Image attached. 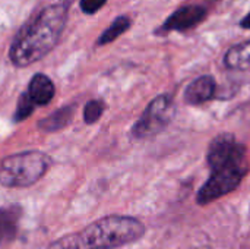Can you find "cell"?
<instances>
[{
	"label": "cell",
	"instance_id": "6da1fadb",
	"mask_svg": "<svg viewBox=\"0 0 250 249\" xmlns=\"http://www.w3.org/2000/svg\"><path fill=\"white\" fill-rule=\"evenodd\" d=\"M208 164L211 167L209 179L198 192L201 205L211 204L233 192L249 170L246 147L230 134L217 136L208 150Z\"/></svg>",
	"mask_w": 250,
	"mask_h": 249
},
{
	"label": "cell",
	"instance_id": "7a4b0ae2",
	"mask_svg": "<svg viewBox=\"0 0 250 249\" xmlns=\"http://www.w3.org/2000/svg\"><path fill=\"white\" fill-rule=\"evenodd\" d=\"M67 21V4L56 3L40 10L15 37L9 57L18 68L29 66L48 54L59 43Z\"/></svg>",
	"mask_w": 250,
	"mask_h": 249
},
{
	"label": "cell",
	"instance_id": "3957f363",
	"mask_svg": "<svg viewBox=\"0 0 250 249\" xmlns=\"http://www.w3.org/2000/svg\"><path fill=\"white\" fill-rule=\"evenodd\" d=\"M145 226L126 216H108L91 223L78 233L82 249H114L139 241Z\"/></svg>",
	"mask_w": 250,
	"mask_h": 249
},
{
	"label": "cell",
	"instance_id": "277c9868",
	"mask_svg": "<svg viewBox=\"0 0 250 249\" xmlns=\"http://www.w3.org/2000/svg\"><path fill=\"white\" fill-rule=\"evenodd\" d=\"M51 158L41 151L9 156L0 163V183L9 188H26L38 182L50 169Z\"/></svg>",
	"mask_w": 250,
	"mask_h": 249
},
{
	"label": "cell",
	"instance_id": "5b68a950",
	"mask_svg": "<svg viewBox=\"0 0 250 249\" xmlns=\"http://www.w3.org/2000/svg\"><path fill=\"white\" fill-rule=\"evenodd\" d=\"M174 110L176 107L170 95L161 94L155 97L148 104L139 120L135 123L132 129L133 136L138 139H148L163 132L167 128V125L171 122L174 116Z\"/></svg>",
	"mask_w": 250,
	"mask_h": 249
},
{
	"label": "cell",
	"instance_id": "8992f818",
	"mask_svg": "<svg viewBox=\"0 0 250 249\" xmlns=\"http://www.w3.org/2000/svg\"><path fill=\"white\" fill-rule=\"evenodd\" d=\"M207 16V9L199 4H189L179 7L174 13H171L167 21L163 23L160 31H188L199 25Z\"/></svg>",
	"mask_w": 250,
	"mask_h": 249
},
{
	"label": "cell",
	"instance_id": "52a82bcc",
	"mask_svg": "<svg viewBox=\"0 0 250 249\" xmlns=\"http://www.w3.org/2000/svg\"><path fill=\"white\" fill-rule=\"evenodd\" d=\"M217 90L215 79L209 75L196 78L185 91V101L190 106H201L214 98Z\"/></svg>",
	"mask_w": 250,
	"mask_h": 249
},
{
	"label": "cell",
	"instance_id": "ba28073f",
	"mask_svg": "<svg viewBox=\"0 0 250 249\" xmlns=\"http://www.w3.org/2000/svg\"><path fill=\"white\" fill-rule=\"evenodd\" d=\"M56 88L53 81L44 75V73H37L32 76L29 87H28V95L34 101L35 106H45L48 104L53 97H54Z\"/></svg>",
	"mask_w": 250,
	"mask_h": 249
},
{
	"label": "cell",
	"instance_id": "9c48e42d",
	"mask_svg": "<svg viewBox=\"0 0 250 249\" xmlns=\"http://www.w3.org/2000/svg\"><path fill=\"white\" fill-rule=\"evenodd\" d=\"M224 65L230 70L250 72V41L230 47L224 56Z\"/></svg>",
	"mask_w": 250,
	"mask_h": 249
},
{
	"label": "cell",
	"instance_id": "30bf717a",
	"mask_svg": "<svg viewBox=\"0 0 250 249\" xmlns=\"http://www.w3.org/2000/svg\"><path fill=\"white\" fill-rule=\"evenodd\" d=\"M21 210L18 207L0 208V245L9 244L18 232Z\"/></svg>",
	"mask_w": 250,
	"mask_h": 249
},
{
	"label": "cell",
	"instance_id": "8fae6325",
	"mask_svg": "<svg viewBox=\"0 0 250 249\" xmlns=\"http://www.w3.org/2000/svg\"><path fill=\"white\" fill-rule=\"evenodd\" d=\"M73 114H75V106H64L62 109L56 110L54 113H51L50 116L44 117L42 120H40L38 128L45 132L60 131L70 123Z\"/></svg>",
	"mask_w": 250,
	"mask_h": 249
},
{
	"label": "cell",
	"instance_id": "7c38bea8",
	"mask_svg": "<svg viewBox=\"0 0 250 249\" xmlns=\"http://www.w3.org/2000/svg\"><path fill=\"white\" fill-rule=\"evenodd\" d=\"M132 25V21L130 18L127 16H119L114 19V22L101 34L100 40H98V45H104V44H108L111 41H114L117 37H120L122 34H125Z\"/></svg>",
	"mask_w": 250,
	"mask_h": 249
},
{
	"label": "cell",
	"instance_id": "4fadbf2b",
	"mask_svg": "<svg viewBox=\"0 0 250 249\" xmlns=\"http://www.w3.org/2000/svg\"><path fill=\"white\" fill-rule=\"evenodd\" d=\"M104 109H105V106L100 100H91V101H88L85 104V107H83V120L88 125L97 122L101 117V114L104 113Z\"/></svg>",
	"mask_w": 250,
	"mask_h": 249
},
{
	"label": "cell",
	"instance_id": "5bb4252c",
	"mask_svg": "<svg viewBox=\"0 0 250 249\" xmlns=\"http://www.w3.org/2000/svg\"><path fill=\"white\" fill-rule=\"evenodd\" d=\"M34 107H35V104L31 100V97L28 95V92L21 94L19 101H18V107H16V112H15V120L19 122V120L26 119L34 112Z\"/></svg>",
	"mask_w": 250,
	"mask_h": 249
},
{
	"label": "cell",
	"instance_id": "9a60e30c",
	"mask_svg": "<svg viewBox=\"0 0 250 249\" xmlns=\"http://www.w3.org/2000/svg\"><path fill=\"white\" fill-rule=\"evenodd\" d=\"M48 249H82V245H81L78 233H73V235H66L63 238L54 241L48 247Z\"/></svg>",
	"mask_w": 250,
	"mask_h": 249
},
{
	"label": "cell",
	"instance_id": "2e32d148",
	"mask_svg": "<svg viewBox=\"0 0 250 249\" xmlns=\"http://www.w3.org/2000/svg\"><path fill=\"white\" fill-rule=\"evenodd\" d=\"M107 0H81L79 6H81V10L86 15H92L95 12H98L104 4H105Z\"/></svg>",
	"mask_w": 250,
	"mask_h": 249
},
{
	"label": "cell",
	"instance_id": "e0dca14e",
	"mask_svg": "<svg viewBox=\"0 0 250 249\" xmlns=\"http://www.w3.org/2000/svg\"><path fill=\"white\" fill-rule=\"evenodd\" d=\"M242 26L243 28H248V29H250V12L243 18V21H242Z\"/></svg>",
	"mask_w": 250,
	"mask_h": 249
},
{
	"label": "cell",
	"instance_id": "ac0fdd59",
	"mask_svg": "<svg viewBox=\"0 0 250 249\" xmlns=\"http://www.w3.org/2000/svg\"><path fill=\"white\" fill-rule=\"evenodd\" d=\"M193 249H211V248H208V247H201V248H193Z\"/></svg>",
	"mask_w": 250,
	"mask_h": 249
}]
</instances>
